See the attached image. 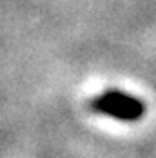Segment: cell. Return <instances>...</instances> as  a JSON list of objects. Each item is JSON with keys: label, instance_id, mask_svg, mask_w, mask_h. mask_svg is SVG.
<instances>
[{"label": "cell", "instance_id": "6da1fadb", "mask_svg": "<svg viewBox=\"0 0 156 158\" xmlns=\"http://www.w3.org/2000/svg\"><path fill=\"white\" fill-rule=\"evenodd\" d=\"M89 109L98 114H105L124 122H136L143 118L147 106L138 96L125 93L120 89H107L102 95L89 100Z\"/></svg>", "mask_w": 156, "mask_h": 158}]
</instances>
